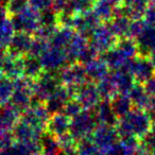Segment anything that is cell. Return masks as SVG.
I'll return each mask as SVG.
<instances>
[{"label":"cell","mask_w":155,"mask_h":155,"mask_svg":"<svg viewBox=\"0 0 155 155\" xmlns=\"http://www.w3.org/2000/svg\"><path fill=\"white\" fill-rule=\"evenodd\" d=\"M152 123L146 110L133 106L125 116L118 119L116 130L120 137L132 135L141 139L151 130Z\"/></svg>","instance_id":"cell-1"},{"label":"cell","mask_w":155,"mask_h":155,"mask_svg":"<svg viewBox=\"0 0 155 155\" xmlns=\"http://www.w3.org/2000/svg\"><path fill=\"white\" fill-rule=\"evenodd\" d=\"M98 124L99 122L96 116L95 108L91 110L83 108L79 114L71 118L69 133L77 141H79L82 138L93 135Z\"/></svg>","instance_id":"cell-2"},{"label":"cell","mask_w":155,"mask_h":155,"mask_svg":"<svg viewBox=\"0 0 155 155\" xmlns=\"http://www.w3.org/2000/svg\"><path fill=\"white\" fill-rule=\"evenodd\" d=\"M14 82V91L12 95L11 104L18 108L21 113H24L31 105L34 98V80L27 78L25 75L18 78Z\"/></svg>","instance_id":"cell-3"},{"label":"cell","mask_w":155,"mask_h":155,"mask_svg":"<svg viewBox=\"0 0 155 155\" xmlns=\"http://www.w3.org/2000/svg\"><path fill=\"white\" fill-rule=\"evenodd\" d=\"M60 85H62V82L58 71H44L36 80H34V99L45 102Z\"/></svg>","instance_id":"cell-4"},{"label":"cell","mask_w":155,"mask_h":155,"mask_svg":"<svg viewBox=\"0 0 155 155\" xmlns=\"http://www.w3.org/2000/svg\"><path fill=\"white\" fill-rule=\"evenodd\" d=\"M39 16H41V12L28 5L24 11L10 16V17H11L16 32H26L34 35L37 29L41 27Z\"/></svg>","instance_id":"cell-5"},{"label":"cell","mask_w":155,"mask_h":155,"mask_svg":"<svg viewBox=\"0 0 155 155\" xmlns=\"http://www.w3.org/2000/svg\"><path fill=\"white\" fill-rule=\"evenodd\" d=\"M39 60L44 71H60L62 68L70 64L67 52L63 48L54 47L49 44V47L41 53Z\"/></svg>","instance_id":"cell-6"},{"label":"cell","mask_w":155,"mask_h":155,"mask_svg":"<svg viewBox=\"0 0 155 155\" xmlns=\"http://www.w3.org/2000/svg\"><path fill=\"white\" fill-rule=\"evenodd\" d=\"M117 41H118V37L113 33V31L105 22V24H101L94 31L88 38V44L93 48H95L100 54L115 47Z\"/></svg>","instance_id":"cell-7"},{"label":"cell","mask_w":155,"mask_h":155,"mask_svg":"<svg viewBox=\"0 0 155 155\" xmlns=\"http://www.w3.org/2000/svg\"><path fill=\"white\" fill-rule=\"evenodd\" d=\"M61 82L65 86L79 87L88 81L85 66L79 62L68 64L58 71Z\"/></svg>","instance_id":"cell-8"},{"label":"cell","mask_w":155,"mask_h":155,"mask_svg":"<svg viewBox=\"0 0 155 155\" xmlns=\"http://www.w3.org/2000/svg\"><path fill=\"white\" fill-rule=\"evenodd\" d=\"M127 69L131 71L137 83L143 84L144 82L155 75V67L149 58L139 56L131 58Z\"/></svg>","instance_id":"cell-9"},{"label":"cell","mask_w":155,"mask_h":155,"mask_svg":"<svg viewBox=\"0 0 155 155\" xmlns=\"http://www.w3.org/2000/svg\"><path fill=\"white\" fill-rule=\"evenodd\" d=\"M74 99L82 105L83 108L91 110L101 102L102 98L97 88V84L91 81H87L77 88Z\"/></svg>","instance_id":"cell-10"},{"label":"cell","mask_w":155,"mask_h":155,"mask_svg":"<svg viewBox=\"0 0 155 155\" xmlns=\"http://www.w3.org/2000/svg\"><path fill=\"white\" fill-rule=\"evenodd\" d=\"M102 20L94 10L83 14H77L73 19V29L75 32L89 38L93 32L101 25Z\"/></svg>","instance_id":"cell-11"},{"label":"cell","mask_w":155,"mask_h":155,"mask_svg":"<svg viewBox=\"0 0 155 155\" xmlns=\"http://www.w3.org/2000/svg\"><path fill=\"white\" fill-rule=\"evenodd\" d=\"M91 137L95 143L103 151H106L120 140V136L117 132L116 127L106 124H98Z\"/></svg>","instance_id":"cell-12"},{"label":"cell","mask_w":155,"mask_h":155,"mask_svg":"<svg viewBox=\"0 0 155 155\" xmlns=\"http://www.w3.org/2000/svg\"><path fill=\"white\" fill-rule=\"evenodd\" d=\"M71 124V118L64 113H56L50 115L49 120L46 125V132L54 137H60L69 133Z\"/></svg>","instance_id":"cell-13"},{"label":"cell","mask_w":155,"mask_h":155,"mask_svg":"<svg viewBox=\"0 0 155 155\" xmlns=\"http://www.w3.org/2000/svg\"><path fill=\"white\" fill-rule=\"evenodd\" d=\"M44 134H45V132L35 129L34 127L29 124L22 119L18 121V123L13 129V135L15 137V140L19 142L41 141Z\"/></svg>","instance_id":"cell-14"},{"label":"cell","mask_w":155,"mask_h":155,"mask_svg":"<svg viewBox=\"0 0 155 155\" xmlns=\"http://www.w3.org/2000/svg\"><path fill=\"white\" fill-rule=\"evenodd\" d=\"M34 35L26 32H16L8 47V52L16 56H26L30 51Z\"/></svg>","instance_id":"cell-15"},{"label":"cell","mask_w":155,"mask_h":155,"mask_svg":"<svg viewBox=\"0 0 155 155\" xmlns=\"http://www.w3.org/2000/svg\"><path fill=\"white\" fill-rule=\"evenodd\" d=\"M135 41L137 43L138 55L149 58L150 53L155 49V27L147 25Z\"/></svg>","instance_id":"cell-16"},{"label":"cell","mask_w":155,"mask_h":155,"mask_svg":"<svg viewBox=\"0 0 155 155\" xmlns=\"http://www.w3.org/2000/svg\"><path fill=\"white\" fill-rule=\"evenodd\" d=\"M5 77L11 80H16L24 75V56H16L8 52L7 58L1 67Z\"/></svg>","instance_id":"cell-17"},{"label":"cell","mask_w":155,"mask_h":155,"mask_svg":"<svg viewBox=\"0 0 155 155\" xmlns=\"http://www.w3.org/2000/svg\"><path fill=\"white\" fill-rule=\"evenodd\" d=\"M22 113L13 104L0 107V131H13L21 118Z\"/></svg>","instance_id":"cell-18"},{"label":"cell","mask_w":155,"mask_h":155,"mask_svg":"<svg viewBox=\"0 0 155 155\" xmlns=\"http://www.w3.org/2000/svg\"><path fill=\"white\" fill-rule=\"evenodd\" d=\"M102 60L106 63L108 68L114 70H119V69H125L129 64V61L131 58H127L118 48L115 47L110 48V50L105 51L102 55Z\"/></svg>","instance_id":"cell-19"},{"label":"cell","mask_w":155,"mask_h":155,"mask_svg":"<svg viewBox=\"0 0 155 155\" xmlns=\"http://www.w3.org/2000/svg\"><path fill=\"white\" fill-rule=\"evenodd\" d=\"M96 116H97L99 124H106L116 127L118 122V117L114 113L110 105V101L107 99H102V101L95 107Z\"/></svg>","instance_id":"cell-20"},{"label":"cell","mask_w":155,"mask_h":155,"mask_svg":"<svg viewBox=\"0 0 155 155\" xmlns=\"http://www.w3.org/2000/svg\"><path fill=\"white\" fill-rule=\"evenodd\" d=\"M122 0H96L94 11L102 21H110L114 16L117 8L120 7Z\"/></svg>","instance_id":"cell-21"},{"label":"cell","mask_w":155,"mask_h":155,"mask_svg":"<svg viewBox=\"0 0 155 155\" xmlns=\"http://www.w3.org/2000/svg\"><path fill=\"white\" fill-rule=\"evenodd\" d=\"M84 66L88 81H91V82L95 83L99 82L101 79H103L110 72V68L106 65V63L100 58H95V60L87 63Z\"/></svg>","instance_id":"cell-22"},{"label":"cell","mask_w":155,"mask_h":155,"mask_svg":"<svg viewBox=\"0 0 155 155\" xmlns=\"http://www.w3.org/2000/svg\"><path fill=\"white\" fill-rule=\"evenodd\" d=\"M113 74H114L115 78V82H116L118 94H127V95H129V93L134 87V85L137 83L134 75L127 69L114 70L113 71Z\"/></svg>","instance_id":"cell-23"},{"label":"cell","mask_w":155,"mask_h":155,"mask_svg":"<svg viewBox=\"0 0 155 155\" xmlns=\"http://www.w3.org/2000/svg\"><path fill=\"white\" fill-rule=\"evenodd\" d=\"M75 34V30L73 28L69 27H58L52 37L50 38L49 44L54 47L63 48L66 50V48L69 46L70 41H72L73 36Z\"/></svg>","instance_id":"cell-24"},{"label":"cell","mask_w":155,"mask_h":155,"mask_svg":"<svg viewBox=\"0 0 155 155\" xmlns=\"http://www.w3.org/2000/svg\"><path fill=\"white\" fill-rule=\"evenodd\" d=\"M110 101L113 110L118 118L125 116L133 108V103L131 101V98L127 94H117Z\"/></svg>","instance_id":"cell-25"},{"label":"cell","mask_w":155,"mask_h":155,"mask_svg":"<svg viewBox=\"0 0 155 155\" xmlns=\"http://www.w3.org/2000/svg\"><path fill=\"white\" fill-rule=\"evenodd\" d=\"M24 75L27 78H30L32 80H36L37 78L44 72L43 65L41 63L38 56L27 54L24 56Z\"/></svg>","instance_id":"cell-26"},{"label":"cell","mask_w":155,"mask_h":155,"mask_svg":"<svg viewBox=\"0 0 155 155\" xmlns=\"http://www.w3.org/2000/svg\"><path fill=\"white\" fill-rule=\"evenodd\" d=\"M96 84H97V88H98V91H99V94L102 99L110 100L115 95L118 94L113 71H112V73L108 72L103 79H101V80L96 83Z\"/></svg>","instance_id":"cell-27"},{"label":"cell","mask_w":155,"mask_h":155,"mask_svg":"<svg viewBox=\"0 0 155 155\" xmlns=\"http://www.w3.org/2000/svg\"><path fill=\"white\" fill-rule=\"evenodd\" d=\"M15 32V28L9 15L0 18V48L8 49Z\"/></svg>","instance_id":"cell-28"},{"label":"cell","mask_w":155,"mask_h":155,"mask_svg":"<svg viewBox=\"0 0 155 155\" xmlns=\"http://www.w3.org/2000/svg\"><path fill=\"white\" fill-rule=\"evenodd\" d=\"M129 96L131 98L133 106H135V107L146 110L151 102V97L147 94L143 84H141V83H136L129 93Z\"/></svg>","instance_id":"cell-29"},{"label":"cell","mask_w":155,"mask_h":155,"mask_svg":"<svg viewBox=\"0 0 155 155\" xmlns=\"http://www.w3.org/2000/svg\"><path fill=\"white\" fill-rule=\"evenodd\" d=\"M41 155H63L58 140L56 137L45 132L41 139Z\"/></svg>","instance_id":"cell-30"},{"label":"cell","mask_w":155,"mask_h":155,"mask_svg":"<svg viewBox=\"0 0 155 155\" xmlns=\"http://www.w3.org/2000/svg\"><path fill=\"white\" fill-rule=\"evenodd\" d=\"M115 46L129 58H134L138 55L137 43L132 37H121V38H118Z\"/></svg>","instance_id":"cell-31"},{"label":"cell","mask_w":155,"mask_h":155,"mask_svg":"<svg viewBox=\"0 0 155 155\" xmlns=\"http://www.w3.org/2000/svg\"><path fill=\"white\" fill-rule=\"evenodd\" d=\"M14 91L13 80L3 75L0 79V107L5 106L11 102Z\"/></svg>","instance_id":"cell-32"},{"label":"cell","mask_w":155,"mask_h":155,"mask_svg":"<svg viewBox=\"0 0 155 155\" xmlns=\"http://www.w3.org/2000/svg\"><path fill=\"white\" fill-rule=\"evenodd\" d=\"M96 0H70L69 5L64 10L71 14H83L94 9ZM63 12V11H62Z\"/></svg>","instance_id":"cell-33"},{"label":"cell","mask_w":155,"mask_h":155,"mask_svg":"<svg viewBox=\"0 0 155 155\" xmlns=\"http://www.w3.org/2000/svg\"><path fill=\"white\" fill-rule=\"evenodd\" d=\"M28 5V0H7L5 7L7 9L9 16H12L24 11Z\"/></svg>","instance_id":"cell-34"},{"label":"cell","mask_w":155,"mask_h":155,"mask_svg":"<svg viewBox=\"0 0 155 155\" xmlns=\"http://www.w3.org/2000/svg\"><path fill=\"white\" fill-rule=\"evenodd\" d=\"M48 47H49V41L41 38V37L34 36L32 45H31V48H30V51H29L28 54L38 56L39 58V56L41 55V53H43Z\"/></svg>","instance_id":"cell-35"},{"label":"cell","mask_w":155,"mask_h":155,"mask_svg":"<svg viewBox=\"0 0 155 155\" xmlns=\"http://www.w3.org/2000/svg\"><path fill=\"white\" fill-rule=\"evenodd\" d=\"M13 131H0V149L5 150L12 147L15 142Z\"/></svg>","instance_id":"cell-36"},{"label":"cell","mask_w":155,"mask_h":155,"mask_svg":"<svg viewBox=\"0 0 155 155\" xmlns=\"http://www.w3.org/2000/svg\"><path fill=\"white\" fill-rule=\"evenodd\" d=\"M82 110H83L82 105H81V104L79 103L74 98H72V99L69 100L68 103L66 104V106H65L63 113L66 114L67 116H69L70 118H72V117H74L75 115L79 114Z\"/></svg>","instance_id":"cell-37"},{"label":"cell","mask_w":155,"mask_h":155,"mask_svg":"<svg viewBox=\"0 0 155 155\" xmlns=\"http://www.w3.org/2000/svg\"><path fill=\"white\" fill-rule=\"evenodd\" d=\"M147 27V24L144 22V20L142 19H135L132 20L131 26H130V30H129V37L135 39L140 33L143 31V29Z\"/></svg>","instance_id":"cell-38"},{"label":"cell","mask_w":155,"mask_h":155,"mask_svg":"<svg viewBox=\"0 0 155 155\" xmlns=\"http://www.w3.org/2000/svg\"><path fill=\"white\" fill-rule=\"evenodd\" d=\"M140 143L149 151V153L151 151L155 150V130H153L151 127V130L140 139Z\"/></svg>","instance_id":"cell-39"},{"label":"cell","mask_w":155,"mask_h":155,"mask_svg":"<svg viewBox=\"0 0 155 155\" xmlns=\"http://www.w3.org/2000/svg\"><path fill=\"white\" fill-rule=\"evenodd\" d=\"M29 5L38 12H44L52 9L53 0H28Z\"/></svg>","instance_id":"cell-40"},{"label":"cell","mask_w":155,"mask_h":155,"mask_svg":"<svg viewBox=\"0 0 155 155\" xmlns=\"http://www.w3.org/2000/svg\"><path fill=\"white\" fill-rule=\"evenodd\" d=\"M142 19L148 26L155 27V0H150V3L144 12Z\"/></svg>","instance_id":"cell-41"},{"label":"cell","mask_w":155,"mask_h":155,"mask_svg":"<svg viewBox=\"0 0 155 155\" xmlns=\"http://www.w3.org/2000/svg\"><path fill=\"white\" fill-rule=\"evenodd\" d=\"M104 152H105V155H131L129 151L124 148V146L120 142V140Z\"/></svg>","instance_id":"cell-42"},{"label":"cell","mask_w":155,"mask_h":155,"mask_svg":"<svg viewBox=\"0 0 155 155\" xmlns=\"http://www.w3.org/2000/svg\"><path fill=\"white\" fill-rule=\"evenodd\" d=\"M143 87H144V89H146L147 94H148L151 98L154 97L155 96V75L151 78V79H149L147 82L143 83Z\"/></svg>","instance_id":"cell-43"},{"label":"cell","mask_w":155,"mask_h":155,"mask_svg":"<svg viewBox=\"0 0 155 155\" xmlns=\"http://www.w3.org/2000/svg\"><path fill=\"white\" fill-rule=\"evenodd\" d=\"M70 0H53V9L55 10L58 13H61L64 11L67 7L69 5Z\"/></svg>","instance_id":"cell-44"},{"label":"cell","mask_w":155,"mask_h":155,"mask_svg":"<svg viewBox=\"0 0 155 155\" xmlns=\"http://www.w3.org/2000/svg\"><path fill=\"white\" fill-rule=\"evenodd\" d=\"M7 54H8V50H7V49L0 48V69H1L3 62H5V58H7Z\"/></svg>","instance_id":"cell-45"},{"label":"cell","mask_w":155,"mask_h":155,"mask_svg":"<svg viewBox=\"0 0 155 155\" xmlns=\"http://www.w3.org/2000/svg\"><path fill=\"white\" fill-rule=\"evenodd\" d=\"M7 15H9V14H8L5 7H3V5H0V18L3 17V16H7Z\"/></svg>","instance_id":"cell-46"},{"label":"cell","mask_w":155,"mask_h":155,"mask_svg":"<svg viewBox=\"0 0 155 155\" xmlns=\"http://www.w3.org/2000/svg\"><path fill=\"white\" fill-rule=\"evenodd\" d=\"M149 58H150V61L152 62V64L154 65V67H155V49L150 53V55H149Z\"/></svg>","instance_id":"cell-47"},{"label":"cell","mask_w":155,"mask_h":155,"mask_svg":"<svg viewBox=\"0 0 155 155\" xmlns=\"http://www.w3.org/2000/svg\"><path fill=\"white\" fill-rule=\"evenodd\" d=\"M148 155H155V150H154V151H151V152L149 153Z\"/></svg>","instance_id":"cell-48"},{"label":"cell","mask_w":155,"mask_h":155,"mask_svg":"<svg viewBox=\"0 0 155 155\" xmlns=\"http://www.w3.org/2000/svg\"><path fill=\"white\" fill-rule=\"evenodd\" d=\"M3 77V73H2V70H1V69H0V79H1V78Z\"/></svg>","instance_id":"cell-49"},{"label":"cell","mask_w":155,"mask_h":155,"mask_svg":"<svg viewBox=\"0 0 155 155\" xmlns=\"http://www.w3.org/2000/svg\"><path fill=\"white\" fill-rule=\"evenodd\" d=\"M151 99H152V101H154V102H155V96H154L153 98H151Z\"/></svg>","instance_id":"cell-50"},{"label":"cell","mask_w":155,"mask_h":155,"mask_svg":"<svg viewBox=\"0 0 155 155\" xmlns=\"http://www.w3.org/2000/svg\"><path fill=\"white\" fill-rule=\"evenodd\" d=\"M0 1H2V0H0Z\"/></svg>","instance_id":"cell-51"}]
</instances>
